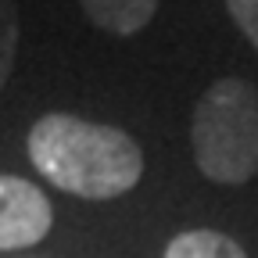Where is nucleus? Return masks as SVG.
Here are the masks:
<instances>
[{
  "instance_id": "nucleus-1",
  "label": "nucleus",
  "mask_w": 258,
  "mask_h": 258,
  "mask_svg": "<svg viewBox=\"0 0 258 258\" xmlns=\"http://www.w3.org/2000/svg\"><path fill=\"white\" fill-rule=\"evenodd\" d=\"M29 158L47 183L86 201L122 198L144 176V154L129 133L61 111L29 129Z\"/></svg>"
},
{
  "instance_id": "nucleus-7",
  "label": "nucleus",
  "mask_w": 258,
  "mask_h": 258,
  "mask_svg": "<svg viewBox=\"0 0 258 258\" xmlns=\"http://www.w3.org/2000/svg\"><path fill=\"white\" fill-rule=\"evenodd\" d=\"M230 18L240 25V32L251 40V47L258 50V0H226Z\"/></svg>"
},
{
  "instance_id": "nucleus-3",
  "label": "nucleus",
  "mask_w": 258,
  "mask_h": 258,
  "mask_svg": "<svg viewBox=\"0 0 258 258\" xmlns=\"http://www.w3.org/2000/svg\"><path fill=\"white\" fill-rule=\"evenodd\" d=\"M50 222H54V212L40 186L18 176H0V251L40 244Z\"/></svg>"
},
{
  "instance_id": "nucleus-5",
  "label": "nucleus",
  "mask_w": 258,
  "mask_h": 258,
  "mask_svg": "<svg viewBox=\"0 0 258 258\" xmlns=\"http://www.w3.org/2000/svg\"><path fill=\"white\" fill-rule=\"evenodd\" d=\"M165 258H247L237 240L215 230H186L169 240Z\"/></svg>"
},
{
  "instance_id": "nucleus-6",
  "label": "nucleus",
  "mask_w": 258,
  "mask_h": 258,
  "mask_svg": "<svg viewBox=\"0 0 258 258\" xmlns=\"http://www.w3.org/2000/svg\"><path fill=\"white\" fill-rule=\"evenodd\" d=\"M18 54V8L15 0H0V90H4Z\"/></svg>"
},
{
  "instance_id": "nucleus-4",
  "label": "nucleus",
  "mask_w": 258,
  "mask_h": 258,
  "mask_svg": "<svg viewBox=\"0 0 258 258\" xmlns=\"http://www.w3.org/2000/svg\"><path fill=\"white\" fill-rule=\"evenodd\" d=\"M79 4L97 29L115 32V36L140 32L158 11V0H79Z\"/></svg>"
},
{
  "instance_id": "nucleus-2",
  "label": "nucleus",
  "mask_w": 258,
  "mask_h": 258,
  "mask_svg": "<svg viewBox=\"0 0 258 258\" xmlns=\"http://www.w3.org/2000/svg\"><path fill=\"white\" fill-rule=\"evenodd\" d=\"M190 140L212 183H247L258 172V90L237 76L215 79L194 108Z\"/></svg>"
}]
</instances>
